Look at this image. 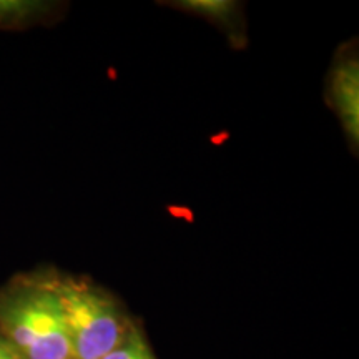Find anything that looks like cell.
<instances>
[{
    "instance_id": "1",
    "label": "cell",
    "mask_w": 359,
    "mask_h": 359,
    "mask_svg": "<svg viewBox=\"0 0 359 359\" xmlns=\"http://www.w3.org/2000/svg\"><path fill=\"white\" fill-rule=\"evenodd\" d=\"M55 273H25L0 290V333L24 359H75Z\"/></svg>"
},
{
    "instance_id": "3",
    "label": "cell",
    "mask_w": 359,
    "mask_h": 359,
    "mask_svg": "<svg viewBox=\"0 0 359 359\" xmlns=\"http://www.w3.org/2000/svg\"><path fill=\"white\" fill-rule=\"evenodd\" d=\"M326 100L338 115L351 150L356 154L359 145V62L358 50L343 45L331 65L327 77Z\"/></svg>"
},
{
    "instance_id": "2",
    "label": "cell",
    "mask_w": 359,
    "mask_h": 359,
    "mask_svg": "<svg viewBox=\"0 0 359 359\" xmlns=\"http://www.w3.org/2000/svg\"><path fill=\"white\" fill-rule=\"evenodd\" d=\"M55 288L75 359H102L137 325L114 294L88 276L57 271Z\"/></svg>"
},
{
    "instance_id": "5",
    "label": "cell",
    "mask_w": 359,
    "mask_h": 359,
    "mask_svg": "<svg viewBox=\"0 0 359 359\" xmlns=\"http://www.w3.org/2000/svg\"><path fill=\"white\" fill-rule=\"evenodd\" d=\"M60 4L42 0H0V30H25L57 20Z\"/></svg>"
},
{
    "instance_id": "6",
    "label": "cell",
    "mask_w": 359,
    "mask_h": 359,
    "mask_svg": "<svg viewBox=\"0 0 359 359\" xmlns=\"http://www.w3.org/2000/svg\"><path fill=\"white\" fill-rule=\"evenodd\" d=\"M102 359H156L142 327L135 325L127 338Z\"/></svg>"
},
{
    "instance_id": "7",
    "label": "cell",
    "mask_w": 359,
    "mask_h": 359,
    "mask_svg": "<svg viewBox=\"0 0 359 359\" xmlns=\"http://www.w3.org/2000/svg\"><path fill=\"white\" fill-rule=\"evenodd\" d=\"M0 359H24L19 349L13 346L2 333H0Z\"/></svg>"
},
{
    "instance_id": "4",
    "label": "cell",
    "mask_w": 359,
    "mask_h": 359,
    "mask_svg": "<svg viewBox=\"0 0 359 359\" xmlns=\"http://www.w3.org/2000/svg\"><path fill=\"white\" fill-rule=\"evenodd\" d=\"M168 6L210 20L224 35H228L235 47L245 45V22L240 4L230 0H178V2H170Z\"/></svg>"
}]
</instances>
